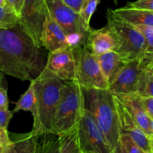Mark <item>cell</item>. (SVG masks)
Returning a JSON list of instances; mask_svg holds the SVG:
<instances>
[{"mask_svg": "<svg viewBox=\"0 0 153 153\" xmlns=\"http://www.w3.org/2000/svg\"><path fill=\"white\" fill-rule=\"evenodd\" d=\"M42 134H37L32 131L28 134L14 136V139H11L13 146L10 153L37 152L38 140Z\"/></svg>", "mask_w": 153, "mask_h": 153, "instance_id": "d6986e66", "label": "cell"}, {"mask_svg": "<svg viewBox=\"0 0 153 153\" xmlns=\"http://www.w3.org/2000/svg\"><path fill=\"white\" fill-rule=\"evenodd\" d=\"M114 2H115V4H117V0H114Z\"/></svg>", "mask_w": 153, "mask_h": 153, "instance_id": "74e56055", "label": "cell"}, {"mask_svg": "<svg viewBox=\"0 0 153 153\" xmlns=\"http://www.w3.org/2000/svg\"><path fill=\"white\" fill-rule=\"evenodd\" d=\"M125 7L153 10V0H136L132 2H128Z\"/></svg>", "mask_w": 153, "mask_h": 153, "instance_id": "4316f807", "label": "cell"}, {"mask_svg": "<svg viewBox=\"0 0 153 153\" xmlns=\"http://www.w3.org/2000/svg\"><path fill=\"white\" fill-rule=\"evenodd\" d=\"M100 3V0H85L82 4L79 14L87 26H90L89 22L92 16L95 11L98 4Z\"/></svg>", "mask_w": 153, "mask_h": 153, "instance_id": "d4e9b609", "label": "cell"}, {"mask_svg": "<svg viewBox=\"0 0 153 153\" xmlns=\"http://www.w3.org/2000/svg\"><path fill=\"white\" fill-rule=\"evenodd\" d=\"M13 141L9 136L8 129L0 128V153H10Z\"/></svg>", "mask_w": 153, "mask_h": 153, "instance_id": "484cf974", "label": "cell"}, {"mask_svg": "<svg viewBox=\"0 0 153 153\" xmlns=\"http://www.w3.org/2000/svg\"><path fill=\"white\" fill-rule=\"evenodd\" d=\"M148 138H149L150 146H151V149H152V153H153V134L148 136Z\"/></svg>", "mask_w": 153, "mask_h": 153, "instance_id": "d6a6232c", "label": "cell"}, {"mask_svg": "<svg viewBox=\"0 0 153 153\" xmlns=\"http://www.w3.org/2000/svg\"><path fill=\"white\" fill-rule=\"evenodd\" d=\"M57 78L63 81H75V63L72 46L49 52L46 67Z\"/></svg>", "mask_w": 153, "mask_h": 153, "instance_id": "8fae6325", "label": "cell"}, {"mask_svg": "<svg viewBox=\"0 0 153 153\" xmlns=\"http://www.w3.org/2000/svg\"><path fill=\"white\" fill-rule=\"evenodd\" d=\"M118 115L119 134H127L132 137L144 153H152L148 136L141 129L116 96L113 94Z\"/></svg>", "mask_w": 153, "mask_h": 153, "instance_id": "7c38bea8", "label": "cell"}, {"mask_svg": "<svg viewBox=\"0 0 153 153\" xmlns=\"http://www.w3.org/2000/svg\"><path fill=\"white\" fill-rule=\"evenodd\" d=\"M116 153H144L130 136L127 134H119Z\"/></svg>", "mask_w": 153, "mask_h": 153, "instance_id": "603a6c76", "label": "cell"}, {"mask_svg": "<svg viewBox=\"0 0 153 153\" xmlns=\"http://www.w3.org/2000/svg\"><path fill=\"white\" fill-rule=\"evenodd\" d=\"M148 70H152V73H153V65L152 66V67H150L149 69H148Z\"/></svg>", "mask_w": 153, "mask_h": 153, "instance_id": "8d00e7d4", "label": "cell"}, {"mask_svg": "<svg viewBox=\"0 0 153 153\" xmlns=\"http://www.w3.org/2000/svg\"><path fill=\"white\" fill-rule=\"evenodd\" d=\"M75 63V81L83 88L108 89V82L102 73L97 57L85 44L72 46Z\"/></svg>", "mask_w": 153, "mask_h": 153, "instance_id": "52a82bcc", "label": "cell"}, {"mask_svg": "<svg viewBox=\"0 0 153 153\" xmlns=\"http://www.w3.org/2000/svg\"><path fill=\"white\" fill-rule=\"evenodd\" d=\"M106 20L116 42V52L122 61L126 63L142 59L146 49L143 34L135 25L120 18L110 8L106 11Z\"/></svg>", "mask_w": 153, "mask_h": 153, "instance_id": "5b68a950", "label": "cell"}, {"mask_svg": "<svg viewBox=\"0 0 153 153\" xmlns=\"http://www.w3.org/2000/svg\"><path fill=\"white\" fill-rule=\"evenodd\" d=\"M13 114V111H10L8 108H0V128L8 129Z\"/></svg>", "mask_w": 153, "mask_h": 153, "instance_id": "83f0119b", "label": "cell"}, {"mask_svg": "<svg viewBox=\"0 0 153 153\" xmlns=\"http://www.w3.org/2000/svg\"><path fill=\"white\" fill-rule=\"evenodd\" d=\"M141 102L150 119H153V97H140Z\"/></svg>", "mask_w": 153, "mask_h": 153, "instance_id": "f1b7e54d", "label": "cell"}, {"mask_svg": "<svg viewBox=\"0 0 153 153\" xmlns=\"http://www.w3.org/2000/svg\"><path fill=\"white\" fill-rule=\"evenodd\" d=\"M20 111H30L34 116L36 111V97L34 94L33 83L31 82L27 91L22 94L15 105V108L12 111L16 113Z\"/></svg>", "mask_w": 153, "mask_h": 153, "instance_id": "ffe728a7", "label": "cell"}, {"mask_svg": "<svg viewBox=\"0 0 153 153\" xmlns=\"http://www.w3.org/2000/svg\"><path fill=\"white\" fill-rule=\"evenodd\" d=\"M102 73L109 85L116 73L124 64L118 53L116 51H109L96 55Z\"/></svg>", "mask_w": 153, "mask_h": 153, "instance_id": "e0dca14e", "label": "cell"}, {"mask_svg": "<svg viewBox=\"0 0 153 153\" xmlns=\"http://www.w3.org/2000/svg\"><path fill=\"white\" fill-rule=\"evenodd\" d=\"M80 153H112L103 131L87 110L78 123Z\"/></svg>", "mask_w": 153, "mask_h": 153, "instance_id": "9c48e42d", "label": "cell"}, {"mask_svg": "<svg viewBox=\"0 0 153 153\" xmlns=\"http://www.w3.org/2000/svg\"><path fill=\"white\" fill-rule=\"evenodd\" d=\"M40 41L42 46L49 52L69 46L65 31L50 13L46 16L44 23Z\"/></svg>", "mask_w": 153, "mask_h": 153, "instance_id": "4fadbf2b", "label": "cell"}, {"mask_svg": "<svg viewBox=\"0 0 153 153\" xmlns=\"http://www.w3.org/2000/svg\"><path fill=\"white\" fill-rule=\"evenodd\" d=\"M48 13L44 0H22L19 25L38 47H43L40 37Z\"/></svg>", "mask_w": 153, "mask_h": 153, "instance_id": "ba28073f", "label": "cell"}, {"mask_svg": "<svg viewBox=\"0 0 153 153\" xmlns=\"http://www.w3.org/2000/svg\"><path fill=\"white\" fill-rule=\"evenodd\" d=\"M143 34L146 40V49L141 63L146 70L153 65V27L146 25H134Z\"/></svg>", "mask_w": 153, "mask_h": 153, "instance_id": "44dd1931", "label": "cell"}, {"mask_svg": "<svg viewBox=\"0 0 153 153\" xmlns=\"http://www.w3.org/2000/svg\"><path fill=\"white\" fill-rule=\"evenodd\" d=\"M150 126H151L152 131H153V119H151V123H150Z\"/></svg>", "mask_w": 153, "mask_h": 153, "instance_id": "d590c367", "label": "cell"}, {"mask_svg": "<svg viewBox=\"0 0 153 153\" xmlns=\"http://www.w3.org/2000/svg\"><path fill=\"white\" fill-rule=\"evenodd\" d=\"M7 4H6L5 0H0V6H6Z\"/></svg>", "mask_w": 153, "mask_h": 153, "instance_id": "836d02e7", "label": "cell"}, {"mask_svg": "<svg viewBox=\"0 0 153 153\" xmlns=\"http://www.w3.org/2000/svg\"><path fill=\"white\" fill-rule=\"evenodd\" d=\"M19 24L16 12L8 5L0 6V28H13Z\"/></svg>", "mask_w": 153, "mask_h": 153, "instance_id": "7402d4cb", "label": "cell"}, {"mask_svg": "<svg viewBox=\"0 0 153 153\" xmlns=\"http://www.w3.org/2000/svg\"><path fill=\"white\" fill-rule=\"evenodd\" d=\"M117 98L121 101L127 108L132 118L140 128L148 136L153 134L151 129V119L146 112L140 100V96L138 94H129V95H119L115 94Z\"/></svg>", "mask_w": 153, "mask_h": 153, "instance_id": "9a60e30c", "label": "cell"}, {"mask_svg": "<svg viewBox=\"0 0 153 153\" xmlns=\"http://www.w3.org/2000/svg\"><path fill=\"white\" fill-rule=\"evenodd\" d=\"M82 89L85 109L103 131L111 152L116 153L119 128L113 94L109 89Z\"/></svg>", "mask_w": 153, "mask_h": 153, "instance_id": "3957f363", "label": "cell"}, {"mask_svg": "<svg viewBox=\"0 0 153 153\" xmlns=\"http://www.w3.org/2000/svg\"><path fill=\"white\" fill-rule=\"evenodd\" d=\"M86 47L94 55L116 50V42L108 25L100 29L91 28L85 42Z\"/></svg>", "mask_w": 153, "mask_h": 153, "instance_id": "5bb4252c", "label": "cell"}, {"mask_svg": "<svg viewBox=\"0 0 153 153\" xmlns=\"http://www.w3.org/2000/svg\"><path fill=\"white\" fill-rule=\"evenodd\" d=\"M146 70L140 60L124 63L109 83L108 89L114 94H137Z\"/></svg>", "mask_w": 153, "mask_h": 153, "instance_id": "30bf717a", "label": "cell"}, {"mask_svg": "<svg viewBox=\"0 0 153 153\" xmlns=\"http://www.w3.org/2000/svg\"><path fill=\"white\" fill-rule=\"evenodd\" d=\"M58 152L80 153L78 124L58 135Z\"/></svg>", "mask_w": 153, "mask_h": 153, "instance_id": "ac0fdd59", "label": "cell"}, {"mask_svg": "<svg viewBox=\"0 0 153 153\" xmlns=\"http://www.w3.org/2000/svg\"><path fill=\"white\" fill-rule=\"evenodd\" d=\"M66 4L73 8L75 11L80 13L85 0H62Z\"/></svg>", "mask_w": 153, "mask_h": 153, "instance_id": "4dcf8cb0", "label": "cell"}, {"mask_svg": "<svg viewBox=\"0 0 153 153\" xmlns=\"http://www.w3.org/2000/svg\"><path fill=\"white\" fill-rule=\"evenodd\" d=\"M120 18L132 25L153 27V10L123 7L113 10Z\"/></svg>", "mask_w": 153, "mask_h": 153, "instance_id": "2e32d148", "label": "cell"}, {"mask_svg": "<svg viewBox=\"0 0 153 153\" xmlns=\"http://www.w3.org/2000/svg\"><path fill=\"white\" fill-rule=\"evenodd\" d=\"M137 94L140 97H153V73L151 70H146Z\"/></svg>", "mask_w": 153, "mask_h": 153, "instance_id": "cb8c5ba5", "label": "cell"}, {"mask_svg": "<svg viewBox=\"0 0 153 153\" xmlns=\"http://www.w3.org/2000/svg\"><path fill=\"white\" fill-rule=\"evenodd\" d=\"M46 49L35 45L19 24L0 28V71L21 81H32L46 67Z\"/></svg>", "mask_w": 153, "mask_h": 153, "instance_id": "6da1fadb", "label": "cell"}, {"mask_svg": "<svg viewBox=\"0 0 153 153\" xmlns=\"http://www.w3.org/2000/svg\"><path fill=\"white\" fill-rule=\"evenodd\" d=\"M6 4L11 7L12 9L16 12L17 14H19L20 10L21 4H22V0H5Z\"/></svg>", "mask_w": 153, "mask_h": 153, "instance_id": "1f68e13d", "label": "cell"}, {"mask_svg": "<svg viewBox=\"0 0 153 153\" xmlns=\"http://www.w3.org/2000/svg\"><path fill=\"white\" fill-rule=\"evenodd\" d=\"M4 73H2V72H1V73H0V83L1 82H3V79H4Z\"/></svg>", "mask_w": 153, "mask_h": 153, "instance_id": "e575fe53", "label": "cell"}, {"mask_svg": "<svg viewBox=\"0 0 153 153\" xmlns=\"http://www.w3.org/2000/svg\"><path fill=\"white\" fill-rule=\"evenodd\" d=\"M85 111L82 87L76 81H64L52 118L50 132L58 136L78 124Z\"/></svg>", "mask_w": 153, "mask_h": 153, "instance_id": "277c9868", "label": "cell"}, {"mask_svg": "<svg viewBox=\"0 0 153 153\" xmlns=\"http://www.w3.org/2000/svg\"><path fill=\"white\" fill-rule=\"evenodd\" d=\"M8 97L7 88L3 87L2 82L0 83V108H8Z\"/></svg>", "mask_w": 153, "mask_h": 153, "instance_id": "f546056e", "label": "cell"}, {"mask_svg": "<svg viewBox=\"0 0 153 153\" xmlns=\"http://www.w3.org/2000/svg\"><path fill=\"white\" fill-rule=\"evenodd\" d=\"M32 82L36 97L32 131L37 134L51 133L52 118L61 98L64 81L45 68Z\"/></svg>", "mask_w": 153, "mask_h": 153, "instance_id": "7a4b0ae2", "label": "cell"}, {"mask_svg": "<svg viewBox=\"0 0 153 153\" xmlns=\"http://www.w3.org/2000/svg\"><path fill=\"white\" fill-rule=\"evenodd\" d=\"M50 14L61 25L68 36L69 46L85 44L90 26H87L79 13L62 0H44Z\"/></svg>", "mask_w": 153, "mask_h": 153, "instance_id": "8992f818", "label": "cell"}]
</instances>
